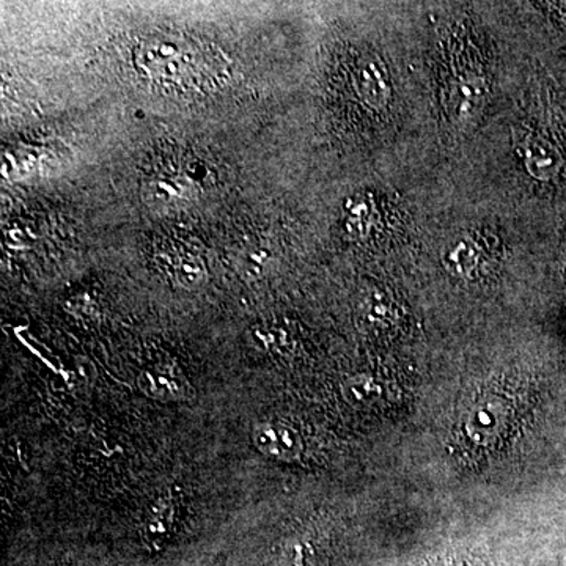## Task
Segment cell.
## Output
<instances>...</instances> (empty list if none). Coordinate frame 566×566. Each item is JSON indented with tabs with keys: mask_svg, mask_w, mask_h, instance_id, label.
Instances as JSON below:
<instances>
[{
	"mask_svg": "<svg viewBox=\"0 0 566 566\" xmlns=\"http://www.w3.org/2000/svg\"><path fill=\"white\" fill-rule=\"evenodd\" d=\"M139 386L148 397L159 401H183L194 395L188 377L170 361L149 365L139 377Z\"/></svg>",
	"mask_w": 566,
	"mask_h": 566,
	"instance_id": "obj_2",
	"label": "cell"
},
{
	"mask_svg": "<svg viewBox=\"0 0 566 566\" xmlns=\"http://www.w3.org/2000/svg\"><path fill=\"white\" fill-rule=\"evenodd\" d=\"M178 515V501L172 494L159 497L152 508L148 510L147 521H145V533L149 541H159L167 539L176 526Z\"/></svg>",
	"mask_w": 566,
	"mask_h": 566,
	"instance_id": "obj_6",
	"label": "cell"
},
{
	"mask_svg": "<svg viewBox=\"0 0 566 566\" xmlns=\"http://www.w3.org/2000/svg\"><path fill=\"white\" fill-rule=\"evenodd\" d=\"M254 445L268 458L293 461L302 451L299 434L284 423H260L252 433Z\"/></svg>",
	"mask_w": 566,
	"mask_h": 566,
	"instance_id": "obj_4",
	"label": "cell"
},
{
	"mask_svg": "<svg viewBox=\"0 0 566 566\" xmlns=\"http://www.w3.org/2000/svg\"><path fill=\"white\" fill-rule=\"evenodd\" d=\"M195 189L197 188L188 180L183 172L156 177L155 180L149 181L147 198L155 205H176V203L188 201L194 194Z\"/></svg>",
	"mask_w": 566,
	"mask_h": 566,
	"instance_id": "obj_5",
	"label": "cell"
},
{
	"mask_svg": "<svg viewBox=\"0 0 566 566\" xmlns=\"http://www.w3.org/2000/svg\"><path fill=\"white\" fill-rule=\"evenodd\" d=\"M156 263L180 287L194 290L206 280L205 263L198 252L189 245H166L156 254Z\"/></svg>",
	"mask_w": 566,
	"mask_h": 566,
	"instance_id": "obj_3",
	"label": "cell"
},
{
	"mask_svg": "<svg viewBox=\"0 0 566 566\" xmlns=\"http://www.w3.org/2000/svg\"><path fill=\"white\" fill-rule=\"evenodd\" d=\"M381 387L376 386L373 381H365L364 377H358V380L351 381L347 387V397L351 401H358V404H370L380 397Z\"/></svg>",
	"mask_w": 566,
	"mask_h": 566,
	"instance_id": "obj_8",
	"label": "cell"
},
{
	"mask_svg": "<svg viewBox=\"0 0 566 566\" xmlns=\"http://www.w3.org/2000/svg\"><path fill=\"white\" fill-rule=\"evenodd\" d=\"M266 258H268V255L262 249L248 248L245 245L241 254L238 255V268L241 269L244 276H260L263 266H265Z\"/></svg>",
	"mask_w": 566,
	"mask_h": 566,
	"instance_id": "obj_7",
	"label": "cell"
},
{
	"mask_svg": "<svg viewBox=\"0 0 566 566\" xmlns=\"http://www.w3.org/2000/svg\"><path fill=\"white\" fill-rule=\"evenodd\" d=\"M135 62L148 77L161 84H192L197 76L198 63L194 52L170 38L142 43L135 52Z\"/></svg>",
	"mask_w": 566,
	"mask_h": 566,
	"instance_id": "obj_1",
	"label": "cell"
}]
</instances>
